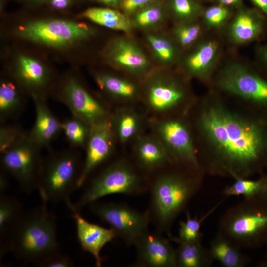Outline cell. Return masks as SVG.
Listing matches in <instances>:
<instances>
[{
    "instance_id": "obj_26",
    "label": "cell",
    "mask_w": 267,
    "mask_h": 267,
    "mask_svg": "<svg viewBox=\"0 0 267 267\" xmlns=\"http://www.w3.org/2000/svg\"><path fill=\"white\" fill-rule=\"evenodd\" d=\"M83 16L96 24L114 30L130 34L133 29L130 18L115 9L92 7L86 10Z\"/></svg>"
},
{
    "instance_id": "obj_15",
    "label": "cell",
    "mask_w": 267,
    "mask_h": 267,
    "mask_svg": "<svg viewBox=\"0 0 267 267\" xmlns=\"http://www.w3.org/2000/svg\"><path fill=\"white\" fill-rule=\"evenodd\" d=\"M61 98L74 117L89 126L109 117L105 107L74 79L65 85Z\"/></svg>"
},
{
    "instance_id": "obj_28",
    "label": "cell",
    "mask_w": 267,
    "mask_h": 267,
    "mask_svg": "<svg viewBox=\"0 0 267 267\" xmlns=\"http://www.w3.org/2000/svg\"><path fill=\"white\" fill-rule=\"evenodd\" d=\"M178 244L176 250L177 267H206L214 260L210 249L204 247L201 242Z\"/></svg>"
},
{
    "instance_id": "obj_20",
    "label": "cell",
    "mask_w": 267,
    "mask_h": 267,
    "mask_svg": "<svg viewBox=\"0 0 267 267\" xmlns=\"http://www.w3.org/2000/svg\"><path fill=\"white\" fill-rule=\"evenodd\" d=\"M134 153L141 168L151 171L171 161L162 142L156 135H139L134 145Z\"/></svg>"
},
{
    "instance_id": "obj_32",
    "label": "cell",
    "mask_w": 267,
    "mask_h": 267,
    "mask_svg": "<svg viewBox=\"0 0 267 267\" xmlns=\"http://www.w3.org/2000/svg\"><path fill=\"white\" fill-rule=\"evenodd\" d=\"M204 28L198 20L175 23L171 37L180 48H189L202 39Z\"/></svg>"
},
{
    "instance_id": "obj_6",
    "label": "cell",
    "mask_w": 267,
    "mask_h": 267,
    "mask_svg": "<svg viewBox=\"0 0 267 267\" xmlns=\"http://www.w3.org/2000/svg\"><path fill=\"white\" fill-rule=\"evenodd\" d=\"M215 86L267 113V79L243 62L230 60L217 72Z\"/></svg>"
},
{
    "instance_id": "obj_35",
    "label": "cell",
    "mask_w": 267,
    "mask_h": 267,
    "mask_svg": "<svg viewBox=\"0 0 267 267\" xmlns=\"http://www.w3.org/2000/svg\"><path fill=\"white\" fill-rule=\"evenodd\" d=\"M17 89L11 82L3 81L0 85V113L1 117L13 114L21 106Z\"/></svg>"
},
{
    "instance_id": "obj_11",
    "label": "cell",
    "mask_w": 267,
    "mask_h": 267,
    "mask_svg": "<svg viewBox=\"0 0 267 267\" xmlns=\"http://www.w3.org/2000/svg\"><path fill=\"white\" fill-rule=\"evenodd\" d=\"M154 129L171 161L201 169L190 130L184 121L176 118L162 119L156 122Z\"/></svg>"
},
{
    "instance_id": "obj_18",
    "label": "cell",
    "mask_w": 267,
    "mask_h": 267,
    "mask_svg": "<svg viewBox=\"0 0 267 267\" xmlns=\"http://www.w3.org/2000/svg\"><path fill=\"white\" fill-rule=\"evenodd\" d=\"M137 264L149 267H177L176 250L159 234L145 231L134 241Z\"/></svg>"
},
{
    "instance_id": "obj_2",
    "label": "cell",
    "mask_w": 267,
    "mask_h": 267,
    "mask_svg": "<svg viewBox=\"0 0 267 267\" xmlns=\"http://www.w3.org/2000/svg\"><path fill=\"white\" fill-rule=\"evenodd\" d=\"M40 205L25 212L4 247L3 255L9 250L18 259L35 265L47 256L60 251L54 215L42 199Z\"/></svg>"
},
{
    "instance_id": "obj_4",
    "label": "cell",
    "mask_w": 267,
    "mask_h": 267,
    "mask_svg": "<svg viewBox=\"0 0 267 267\" xmlns=\"http://www.w3.org/2000/svg\"><path fill=\"white\" fill-rule=\"evenodd\" d=\"M201 179L176 173L159 176L151 192V212L160 230H167L198 191Z\"/></svg>"
},
{
    "instance_id": "obj_25",
    "label": "cell",
    "mask_w": 267,
    "mask_h": 267,
    "mask_svg": "<svg viewBox=\"0 0 267 267\" xmlns=\"http://www.w3.org/2000/svg\"><path fill=\"white\" fill-rule=\"evenodd\" d=\"M24 211L21 202L12 195L0 194V237L2 248L10 234L21 219Z\"/></svg>"
},
{
    "instance_id": "obj_21",
    "label": "cell",
    "mask_w": 267,
    "mask_h": 267,
    "mask_svg": "<svg viewBox=\"0 0 267 267\" xmlns=\"http://www.w3.org/2000/svg\"><path fill=\"white\" fill-rule=\"evenodd\" d=\"M33 97L35 122L29 136L39 147L48 144L62 130V124H60L43 100L37 96Z\"/></svg>"
},
{
    "instance_id": "obj_36",
    "label": "cell",
    "mask_w": 267,
    "mask_h": 267,
    "mask_svg": "<svg viewBox=\"0 0 267 267\" xmlns=\"http://www.w3.org/2000/svg\"><path fill=\"white\" fill-rule=\"evenodd\" d=\"M62 130L68 140L73 145L82 146L87 144L90 126L74 117L62 124Z\"/></svg>"
},
{
    "instance_id": "obj_48",
    "label": "cell",
    "mask_w": 267,
    "mask_h": 267,
    "mask_svg": "<svg viewBox=\"0 0 267 267\" xmlns=\"http://www.w3.org/2000/svg\"><path fill=\"white\" fill-rule=\"evenodd\" d=\"M260 265L261 267H267V256L266 258V260L264 261H263L262 263H261Z\"/></svg>"
},
{
    "instance_id": "obj_8",
    "label": "cell",
    "mask_w": 267,
    "mask_h": 267,
    "mask_svg": "<svg viewBox=\"0 0 267 267\" xmlns=\"http://www.w3.org/2000/svg\"><path fill=\"white\" fill-rule=\"evenodd\" d=\"M16 33L21 38L52 47H61L88 39L93 30L84 23L61 20L31 21L20 26Z\"/></svg>"
},
{
    "instance_id": "obj_13",
    "label": "cell",
    "mask_w": 267,
    "mask_h": 267,
    "mask_svg": "<svg viewBox=\"0 0 267 267\" xmlns=\"http://www.w3.org/2000/svg\"><path fill=\"white\" fill-rule=\"evenodd\" d=\"M115 139L110 117L90 126L86 158L78 181V188L85 183L89 176L97 167L111 156Z\"/></svg>"
},
{
    "instance_id": "obj_27",
    "label": "cell",
    "mask_w": 267,
    "mask_h": 267,
    "mask_svg": "<svg viewBox=\"0 0 267 267\" xmlns=\"http://www.w3.org/2000/svg\"><path fill=\"white\" fill-rule=\"evenodd\" d=\"M209 249L213 259L225 267H244L250 261L240 248L218 234L211 242Z\"/></svg>"
},
{
    "instance_id": "obj_31",
    "label": "cell",
    "mask_w": 267,
    "mask_h": 267,
    "mask_svg": "<svg viewBox=\"0 0 267 267\" xmlns=\"http://www.w3.org/2000/svg\"><path fill=\"white\" fill-rule=\"evenodd\" d=\"M17 75L24 84L32 87H41L47 80V73L42 64L27 56L19 58Z\"/></svg>"
},
{
    "instance_id": "obj_24",
    "label": "cell",
    "mask_w": 267,
    "mask_h": 267,
    "mask_svg": "<svg viewBox=\"0 0 267 267\" xmlns=\"http://www.w3.org/2000/svg\"><path fill=\"white\" fill-rule=\"evenodd\" d=\"M146 40L154 58L161 65L169 67L179 61L181 56L180 48L171 36L149 33Z\"/></svg>"
},
{
    "instance_id": "obj_40",
    "label": "cell",
    "mask_w": 267,
    "mask_h": 267,
    "mask_svg": "<svg viewBox=\"0 0 267 267\" xmlns=\"http://www.w3.org/2000/svg\"><path fill=\"white\" fill-rule=\"evenodd\" d=\"M162 0H121L119 5L120 11L128 17L145 6Z\"/></svg>"
},
{
    "instance_id": "obj_41",
    "label": "cell",
    "mask_w": 267,
    "mask_h": 267,
    "mask_svg": "<svg viewBox=\"0 0 267 267\" xmlns=\"http://www.w3.org/2000/svg\"><path fill=\"white\" fill-rule=\"evenodd\" d=\"M257 56L260 64L267 72V44L262 45L257 48Z\"/></svg>"
},
{
    "instance_id": "obj_46",
    "label": "cell",
    "mask_w": 267,
    "mask_h": 267,
    "mask_svg": "<svg viewBox=\"0 0 267 267\" xmlns=\"http://www.w3.org/2000/svg\"><path fill=\"white\" fill-rule=\"evenodd\" d=\"M101 2L105 4L112 7L119 6L121 0H100Z\"/></svg>"
},
{
    "instance_id": "obj_29",
    "label": "cell",
    "mask_w": 267,
    "mask_h": 267,
    "mask_svg": "<svg viewBox=\"0 0 267 267\" xmlns=\"http://www.w3.org/2000/svg\"><path fill=\"white\" fill-rule=\"evenodd\" d=\"M168 12L162 1L152 3L140 9L130 17L133 28L149 30L162 25Z\"/></svg>"
},
{
    "instance_id": "obj_34",
    "label": "cell",
    "mask_w": 267,
    "mask_h": 267,
    "mask_svg": "<svg viewBox=\"0 0 267 267\" xmlns=\"http://www.w3.org/2000/svg\"><path fill=\"white\" fill-rule=\"evenodd\" d=\"M233 15L229 6L217 4L204 9L201 18L205 28L217 30L226 26Z\"/></svg>"
},
{
    "instance_id": "obj_37",
    "label": "cell",
    "mask_w": 267,
    "mask_h": 267,
    "mask_svg": "<svg viewBox=\"0 0 267 267\" xmlns=\"http://www.w3.org/2000/svg\"><path fill=\"white\" fill-rule=\"evenodd\" d=\"M202 220L203 218H192L189 213L186 212V220L179 223L178 237H170L178 243L201 242L202 234L200 229Z\"/></svg>"
},
{
    "instance_id": "obj_7",
    "label": "cell",
    "mask_w": 267,
    "mask_h": 267,
    "mask_svg": "<svg viewBox=\"0 0 267 267\" xmlns=\"http://www.w3.org/2000/svg\"><path fill=\"white\" fill-rule=\"evenodd\" d=\"M143 190L141 179L133 168L125 161H117L92 179L79 199L73 204L72 212H79L85 206L108 195L134 194L140 193Z\"/></svg>"
},
{
    "instance_id": "obj_43",
    "label": "cell",
    "mask_w": 267,
    "mask_h": 267,
    "mask_svg": "<svg viewBox=\"0 0 267 267\" xmlns=\"http://www.w3.org/2000/svg\"><path fill=\"white\" fill-rule=\"evenodd\" d=\"M52 6L57 9H63L68 6L70 0H51Z\"/></svg>"
},
{
    "instance_id": "obj_9",
    "label": "cell",
    "mask_w": 267,
    "mask_h": 267,
    "mask_svg": "<svg viewBox=\"0 0 267 267\" xmlns=\"http://www.w3.org/2000/svg\"><path fill=\"white\" fill-rule=\"evenodd\" d=\"M38 147L29 136L24 135L1 153L2 168L19 183L22 189L30 193L37 189L42 167Z\"/></svg>"
},
{
    "instance_id": "obj_14",
    "label": "cell",
    "mask_w": 267,
    "mask_h": 267,
    "mask_svg": "<svg viewBox=\"0 0 267 267\" xmlns=\"http://www.w3.org/2000/svg\"><path fill=\"white\" fill-rule=\"evenodd\" d=\"M188 49L179 61L181 71L189 77L208 80L220 60L221 43L214 38L201 39Z\"/></svg>"
},
{
    "instance_id": "obj_17",
    "label": "cell",
    "mask_w": 267,
    "mask_h": 267,
    "mask_svg": "<svg viewBox=\"0 0 267 267\" xmlns=\"http://www.w3.org/2000/svg\"><path fill=\"white\" fill-rule=\"evenodd\" d=\"M267 30V18L257 8L240 9L226 25V37L233 45H241L261 39Z\"/></svg>"
},
{
    "instance_id": "obj_45",
    "label": "cell",
    "mask_w": 267,
    "mask_h": 267,
    "mask_svg": "<svg viewBox=\"0 0 267 267\" xmlns=\"http://www.w3.org/2000/svg\"><path fill=\"white\" fill-rule=\"evenodd\" d=\"M8 183L6 178L3 175L0 176V194L3 193L4 191L7 189Z\"/></svg>"
},
{
    "instance_id": "obj_12",
    "label": "cell",
    "mask_w": 267,
    "mask_h": 267,
    "mask_svg": "<svg viewBox=\"0 0 267 267\" xmlns=\"http://www.w3.org/2000/svg\"><path fill=\"white\" fill-rule=\"evenodd\" d=\"M147 77L145 101L152 111L167 113L177 108L185 101L188 90L178 77L159 72L148 75Z\"/></svg>"
},
{
    "instance_id": "obj_16",
    "label": "cell",
    "mask_w": 267,
    "mask_h": 267,
    "mask_svg": "<svg viewBox=\"0 0 267 267\" xmlns=\"http://www.w3.org/2000/svg\"><path fill=\"white\" fill-rule=\"evenodd\" d=\"M107 55L110 62L121 70L138 77L149 74V59L137 43L128 38L121 37L111 41Z\"/></svg>"
},
{
    "instance_id": "obj_33",
    "label": "cell",
    "mask_w": 267,
    "mask_h": 267,
    "mask_svg": "<svg viewBox=\"0 0 267 267\" xmlns=\"http://www.w3.org/2000/svg\"><path fill=\"white\" fill-rule=\"evenodd\" d=\"M266 184L265 174L256 180L247 178H237L230 185L224 190V194L227 196L243 195L245 198H251L260 196L263 192Z\"/></svg>"
},
{
    "instance_id": "obj_1",
    "label": "cell",
    "mask_w": 267,
    "mask_h": 267,
    "mask_svg": "<svg viewBox=\"0 0 267 267\" xmlns=\"http://www.w3.org/2000/svg\"><path fill=\"white\" fill-rule=\"evenodd\" d=\"M206 145L204 169L234 179L263 174L267 169V113L238 114L216 100H207L196 120Z\"/></svg>"
},
{
    "instance_id": "obj_47",
    "label": "cell",
    "mask_w": 267,
    "mask_h": 267,
    "mask_svg": "<svg viewBox=\"0 0 267 267\" xmlns=\"http://www.w3.org/2000/svg\"><path fill=\"white\" fill-rule=\"evenodd\" d=\"M265 176L266 177L265 186L263 192L260 196L267 201V173L265 174Z\"/></svg>"
},
{
    "instance_id": "obj_42",
    "label": "cell",
    "mask_w": 267,
    "mask_h": 267,
    "mask_svg": "<svg viewBox=\"0 0 267 267\" xmlns=\"http://www.w3.org/2000/svg\"><path fill=\"white\" fill-rule=\"evenodd\" d=\"M256 7L267 18V0H250Z\"/></svg>"
},
{
    "instance_id": "obj_44",
    "label": "cell",
    "mask_w": 267,
    "mask_h": 267,
    "mask_svg": "<svg viewBox=\"0 0 267 267\" xmlns=\"http://www.w3.org/2000/svg\"><path fill=\"white\" fill-rule=\"evenodd\" d=\"M218 4H220L227 6L235 5L238 4L241 0H215Z\"/></svg>"
},
{
    "instance_id": "obj_38",
    "label": "cell",
    "mask_w": 267,
    "mask_h": 267,
    "mask_svg": "<svg viewBox=\"0 0 267 267\" xmlns=\"http://www.w3.org/2000/svg\"><path fill=\"white\" fill-rule=\"evenodd\" d=\"M73 265L72 259L60 251L47 256L35 264L41 267H71Z\"/></svg>"
},
{
    "instance_id": "obj_30",
    "label": "cell",
    "mask_w": 267,
    "mask_h": 267,
    "mask_svg": "<svg viewBox=\"0 0 267 267\" xmlns=\"http://www.w3.org/2000/svg\"><path fill=\"white\" fill-rule=\"evenodd\" d=\"M166 7L175 23L198 21L204 10L197 0H167Z\"/></svg>"
},
{
    "instance_id": "obj_39",
    "label": "cell",
    "mask_w": 267,
    "mask_h": 267,
    "mask_svg": "<svg viewBox=\"0 0 267 267\" xmlns=\"http://www.w3.org/2000/svg\"><path fill=\"white\" fill-rule=\"evenodd\" d=\"M24 135L13 127H3L0 130V151L3 152Z\"/></svg>"
},
{
    "instance_id": "obj_3",
    "label": "cell",
    "mask_w": 267,
    "mask_h": 267,
    "mask_svg": "<svg viewBox=\"0 0 267 267\" xmlns=\"http://www.w3.org/2000/svg\"><path fill=\"white\" fill-rule=\"evenodd\" d=\"M218 234L239 248L267 242V201L260 196L245 198L222 217Z\"/></svg>"
},
{
    "instance_id": "obj_23",
    "label": "cell",
    "mask_w": 267,
    "mask_h": 267,
    "mask_svg": "<svg viewBox=\"0 0 267 267\" xmlns=\"http://www.w3.org/2000/svg\"><path fill=\"white\" fill-rule=\"evenodd\" d=\"M94 78L100 88L113 98L126 102L139 96L138 87L128 79L108 73H98Z\"/></svg>"
},
{
    "instance_id": "obj_19",
    "label": "cell",
    "mask_w": 267,
    "mask_h": 267,
    "mask_svg": "<svg viewBox=\"0 0 267 267\" xmlns=\"http://www.w3.org/2000/svg\"><path fill=\"white\" fill-rule=\"evenodd\" d=\"M77 229L78 240L82 249L94 258L96 266H102V258L100 253L103 247L117 237L112 228H105L88 222L79 212H73Z\"/></svg>"
},
{
    "instance_id": "obj_22",
    "label": "cell",
    "mask_w": 267,
    "mask_h": 267,
    "mask_svg": "<svg viewBox=\"0 0 267 267\" xmlns=\"http://www.w3.org/2000/svg\"><path fill=\"white\" fill-rule=\"evenodd\" d=\"M110 120L116 139L121 143H126L139 136L142 121L133 109L125 107L118 108Z\"/></svg>"
},
{
    "instance_id": "obj_5",
    "label": "cell",
    "mask_w": 267,
    "mask_h": 267,
    "mask_svg": "<svg viewBox=\"0 0 267 267\" xmlns=\"http://www.w3.org/2000/svg\"><path fill=\"white\" fill-rule=\"evenodd\" d=\"M82 168L77 154L71 151L56 154L42 163L37 188L41 199L54 203L64 202L73 211L70 197L78 188Z\"/></svg>"
},
{
    "instance_id": "obj_10",
    "label": "cell",
    "mask_w": 267,
    "mask_h": 267,
    "mask_svg": "<svg viewBox=\"0 0 267 267\" xmlns=\"http://www.w3.org/2000/svg\"><path fill=\"white\" fill-rule=\"evenodd\" d=\"M90 205V210L98 218L108 223L129 245L148 230L151 221L149 210L140 212L125 204L114 203H96Z\"/></svg>"
}]
</instances>
